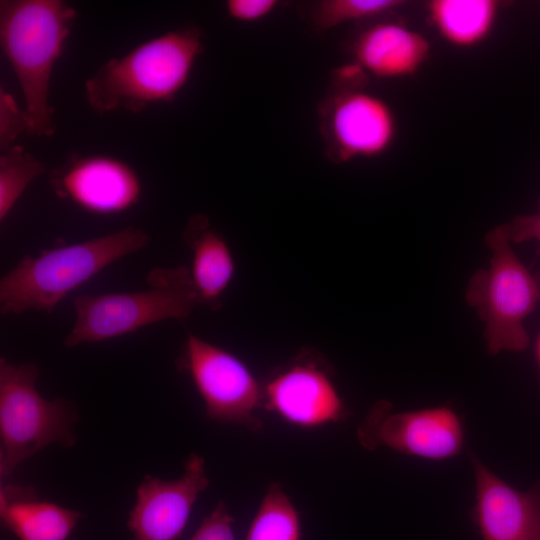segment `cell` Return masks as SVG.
<instances>
[{"instance_id":"4fadbf2b","label":"cell","mask_w":540,"mask_h":540,"mask_svg":"<svg viewBox=\"0 0 540 540\" xmlns=\"http://www.w3.org/2000/svg\"><path fill=\"white\" fill-rule=\"evenodd\" d=\"M475 520L483 540H540V494L520 492L472 457Z\"/></svg>"},{"instance_id":"8992f818","label":"cell","mask_w":540,"mask_h":540,"mask_svg":"<svg viewBox=\"0 0 540 540\" xmlns=\"http://www.w3.org/2000/svg\"><path fill=\"white\" fill-rule=\"evenodd\" d=\"M486 240L492 251L490 267L473 275L466 298L485 322L491 353L523 351L529 342L523 321L540 300L539 286L510 247L504 225Z\"/></svg>"},{"instance_id":"52a82bcc","label":"cell","mask_w":540,"mask_h":540,"mask_svg":"<svg viewBox=\"0 0 540 540\" xmlns=\"http://www.w3.org/2000/svg\"><path fill=\"white\" fill-rule=\"evenodd\" d=\"M177 366L191 378L208 418L252 432L262 430L257 415L263 408L262 382L239 357L189 333Z\"/></svg>"},{"instance_id":"7c38bea8","label":"cell","mask_w":540,"mask_h":540,"mask_svg":"<svg viewBox=\"0 0 540 540\" xmlns=\"http://www.w3.org/2000/svg\"><path fill=\"white\" fill-rule=\"evenodd\" d=\"M208 485L204 458L196 453L189 455L182 476L175 480L146 476L129 514L133 540H178L198 496Z\"/></svg>"},{"instance_id":"cb8c5ba5","label":"cell","mask_w":540,"mask_h":540,"mask_svg":"<svg viewBox=\"0 0 540 540\" xmlns=\"http://www.w3.org/2000/svg\"><path fill=\"white\" fill-rule=\"evenodd\" d=\"M504 226L510 241L523 242L531 239L540 241V212L519 216Z\"/></svg>"},{"instance_id":"277c9868","label":"cell","mask_w":540,"mask_h":540,"mask_svg":"<svg viewBox=\"0 0 540 540\" xmlns=\"http://www.w3.org/2000/svg\"><path fill=\"white\" fill-rule=\"evenodd\" d=\"M147 283L141 291L77 296L75 322L64 346L113 339L164 320H184L200 304L185 266L153 269Z\"/></svg>"},{"instance_id":"9a60e30c","label":"cell","mask_w":540,"mask_h":540,"mask_svg":"<svg viewBox=\"0 0 540 540\" xmlns=\"http://www.w3.org/2000/svg\"><path fill=\"white\" fill-rule=\"evenodd\" d=\"M183 239L192 253L190 276L199 302L212 309L234 278L236 265L225 238L204 214L192 215L183 232Z\"/></svg>"},{"instance_id":"7402d4cb","label":"cell","mask_w":540,"mask_h":540,"mask_svg":"<svg viewBox=\"0 0 540 540\" xmlns=\"http://www.w3.org/2000/svg\"><path fill=\"white\" fill-rule=\"evenodd\" d=\"M234 517L225 502L219 501L188 540H238L233 530Z\"/></svg>"},{"instance_id":"ffe728a7","label":"cell","mask_w":540,"mask_h":540,"mask_svg":"<svg viewBox=\"0 0 540 540\" xmlns=\"http://www.w3.org/2000/svg\"><path fill=\"white\" fill-rule=\"evenodd\" d=\"M403 4L399 0H321L312 10L314 26L327 31L341 24L373 18Z\"/></svg>"},{"instance_id":"8fae6325","label":"cell","mask_w":540,"mask_h":540,"mask_svg":"<svg viewBox=\"0 0 540 540\" xmlns=\"http://www.w3.org/2000/svg\"><path fill=\"white\" fill-rule=\"evenodd\" d=\"M54 193L63 200L97 215L125 212L142 194L138 173L126 162L108 155H71L49 172Z\"/></svg>"},{"instance_id":"e0dca14e","label":"cell","mask_w":540,"mask_h":540,"mask_svg":"<svg viewBox=\"0 0 540 540\" xmlns=\"http://www.w3.org/2000/svg\"><path fill=\"white\" fill-rule=\"evenodd\" d=\"M498 13L494 0H434L429 4L432 23L450 44L471 47L492 30Z\"/></svg>"},{"instance_id":"5bb4252c","label":"cell","mask_w":540,"mask_h":540,"mask_svg":"<svg viewBox=\"0 0 540 540\" xmlns=\"http://www.w3.org/2000/svg\"><path fill=\"white\" fill-rule=\"evenodd\" d=\"M421 34L393 22H381L364 30L353 44V55L364 71L392 79L414 74L429 54Z\"/></svg>"},{"instance_id":"ac0fdd59","label":"cell","mask_w":540,"mask_h":540,"mask_svg":"<svg viewBox=\"0 0 540 540\" xmlns=\"http://www.w3.org/2000/svg\"><path fill=\"white\" fill-rule=\"evenodd\" d=\"M298 509L278 482H271L250 523L244 540H301Z\"/></svg>"},{"instance_id":"9c48e42d","label":"cell","mask_w":540,"mask_h":540,"mask_svg":"<svg viewBox=\"0 0 540 540\" xmlns=\"http://www.w3.org/2000/svg\"><path fill=\"white\" fill-rule=\"evenodd\" d=\"M325 156L334 163L374 158L396 135V119L380 97L356 88L336 87L318 105Z\"/></svg>"},{"instance_id":"484cf974","label":"cell","mask_w":540,"mask_h":540,"mask_svg":"<svg viewBox=\"0 0 540 540\" xmlns=\"http://www.w3.org/2000/svg\"><path fill=\"white\" fill-rule=\"evenodd\" d=\"M535 278H536V281H537V283H538L539 290H540V271H539L537 277H535Z\"/></svg>"},{"instance_id":"5b68a950","label":"cell","mask_w":540,"mask_h":540,"mask_svg":"<svg viewBox=\"0 0 540 540\" xmlns=\"http://www.w3.org/2000/svg\"><path fill=\"white\" fill-rule=\"evenodd\" d=\"M32 362L13 364L0 359V477L10 476L24 460L51 443L72 446L76 437L74 407L65 399L47 400L36 383Z\"/></svg>"},{"instance_id":"30bf717a","label":"cell","mask_w":540,"mask_h":540,"mask_svg":"<svg viewBox=\"0 0 540 540\" xmlns=\"http://www.w3.org/2000/svg\"><path fill=\"white\" fill-rule=\"evenodd\" d=\"M357 438L369 450L387 447L409 455L445 459L458 453L463 433L459 418L449 408L397 413L382 400L367 413Z\"/></svg>"},{"instance_id":"ba28073f","label":"cell","mask_w":540,"mask_h":540,"mask_svg":"<svg viewBox=\"0 0 540 540\" xmlns=\"http://www.w3.org/2000/svg\"><path fill=\"white\" fill-rule=\"evenodd\" d=\"M262 405L286 423L303 429L338 423L348 415L330 365L309 348L262 382Z\"/></svg>"},{"instance_id":"6da1fadb","label":"cell","mask_w":540,"mask_h":540,"mask_svg":"<svg viewBox=\"0 0 540 540\" xmlns=\"http://www.w3.org/2000/svg\"><path fill=\"white\" fill-rule=\"evenodd\" d=\"M203 31L186 25L149 39L122 57L111 58L84 83V96L99 115L140 113L170 103L187 84L204 51Z\"/></svg>"},{"instance_id":"d6986e66","label":"cell","mask_w":540,"mask_h":540,"mask_svg":"<svg viewBox=\"0 0 540 540\" xmlns=\"http://www.w3.org/2000/svg\"><path fill=\"white\" fill-rule=\"evenodd\" d=\"M45 165L23 146L13 145L0 156V221L3 222L28 185L42 175Z\"/></svg>"},{"instance_id":"3957f363","label":"cell","mask_w":540,"mask_h":540,"mask_svg":"<svg viewBox=\"0 0 540 540\" xmlns=\"http://www.w3.org/2000/svg\"><path fill=\"white\" fill-rule=\"evenodd\" d=\"M151 236L135 226L84 242L24 255L0 280V312L52 313L73 290L117 260L149 245Z\"/></svg>"},{"instance_id":"603a6c76","label":"cell","mask_w":540,"mask_h":540,"mask_svg":"<svg viewBox=\"0 0 540 540\" xmlns=\"http://www.w3.org/2000/svg\"><path fill=\"white\" fill-rule=\"evenodd\" d=\"M278 4L276 0H228L225 8L230 18L239 22L252 23L267 17Z\"/></svg>"},{"instance_id":"44dd1931","label":"cell","mask_w":540,"mask_h":540,"mask_svg":"<svg viewBox=\"0 0 540 540\" xmlns=\"http://www.w3.org/2000/svg\"><path fill=\"white\" fill-rule=\"evenodd\" d=\"M28 121L24 109L19 108L12 94L0 89V149L5 151L15 140L27 133Z\"/></svg>"},{"instance_id":"d4e9b609","label":"cell","mask_w":540,"mask_h":540,"mask_svg":"<svg viewBox=\"0 0 540 540\" xmlns=\"http://www.w3.org/2000/svg\"><path fill=\"white\" fill-rule=\"evenodd\" d=\"M537 355H538V359L540 361V336H539V339H538V342H537Z\"/></svg>"},{"instance_id":"7a4b0ae2","label":"cell","mask_w":540,"mask_h":540,"mask_svg":"<svg viewBox=\"0 0 540 540\" xmlns=\"http://www.w3.org/2000/svg\"><path fill=\"white\" fill-rule=\"evenodd\" d=\"M76 16L62 0L0 1V45L23 93L31 136L50 137L56 131L51 76Z\"/></svg>"},{"instance_id":"2e32d148","label":"cell","mask_w":540,"mask_h":540,"mask_svg":"<svg viewBox=\"0 0 540 540\" xmlns=\"http://www.w3.org/2000/svg\"><path fill=\"white\" fill-rule=\"evenodd\" d=\"M0 514L19 540H67L82 517L79 511L40 501L33 487L2 485Z\"/></svg>"}]
</instances>
